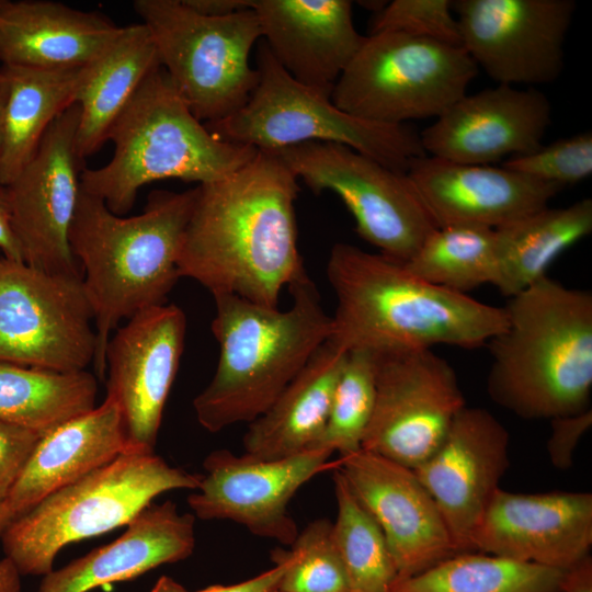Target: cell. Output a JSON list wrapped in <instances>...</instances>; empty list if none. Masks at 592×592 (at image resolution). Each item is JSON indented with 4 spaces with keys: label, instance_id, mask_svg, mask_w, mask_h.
I'll use <instances>...</instances> for the list:
<instances>
[{
    "label": "cell",
    "instance_id": "1",
    "mask_svg": "<svg viewBox=\"0 0 592 592\" xmlns=\"http://www.w3.org/2000/svg\"><path fill=\"white\" fill-rule=\"evenodd\" d=\"M298 179L271 151L197 185L180 250V277L212 295L278 307L284 287L307 274L297 246Z\"/></svg>",
    "mask_w": 592,
    "mask_h": 592
},
{
    "label": "cell",
    "instance_id": "5",
    "mask_svg": "<svg viewBox=\"0 0 592 592\" xmlns=\"http://www.w3.org/2000/svg\"><path fill=\"white\" fill-rule=\"evenodd\" d=\"M288 289L292 305L285 310L231 294L213 295L212 332L219 358L212 380L193 400L205 430L252 422L331 337L332 318L309 276Z\"/></svg>",
    "mask_w": 592,
    "mask_h": 592
},
{
    "label": "cell",
    "instance_id": "4",
    "mask_svg": "<svg viewBox=\"0 0 592 592\" xmlns=\"http://www.w3.org/2000/svg\"><path fill=\"white\" fill-rule=\"evenodd\" d=\"M505 328L488 341L489 397L526 420L589 409L592 294L547 275L509 297Z\"/></svg>",
    "mask_w": 592,
    "mask_h": 592
},
{
    "label": "cell",
    "instance_id": "46",
    "mask_svg": "<svg viewBox=\"0 0 592 592\" xmlns=\"http://www.w3.org/2000/svg\"><path fill=\"white\" fill-rule=\"evenodd\" d=\"M150 592H189L182 584L168 576L158 579Z\"/></svg>",
    "mask_w": 592,
    "mask_h": 592
},
{
    "label": "cell",
    "instance_id": "11",
    "mask_svg": "<svg viewBox=\"0 0 592 592\" xmlns=\"http://www.w3.org/2000/svg\"><path fill=\"white\" fill-rule=\"evenodd\" d=\"M271 152L314 193H335L358 236L386 258L408 262L437 228L407 173L350 147L312 141Z\"/></svg>",
    "mask_w": 592,
    "mask_h": 592
},
{
    "label": "cell",
    "instance_id": "45",
    "mask_svg": "<svg viewBox=\"0 0 592 592\" xmlns=\"http://www.w3.org/2000/svg\"><path fill=\"white\" fill-rule=\"evenodd\" d=\"M20 572L10 559L0 560V592H22Z\"/></svg>",
    "mask_w": 592,
    "mask_h": 592
},
{
    "label": "cell",
    "instance_id": "13",
    "mask_svg": "<svg viewBox=\"0 0 592 592\" xmlns=\"http://www.w3.org/2000/svg\"><path fill=\"white\" fill-rule=\"evenodd\" d=\"M371 354L375 403L361 448L414 469L466 406L457 375L432 349Z\"/></svg>",
    "mask_w": 592,
    "mask_h": 592
},
{
    "label": "cell",
    "instance_id": "34",
    "mask_svg": "<svg viewBox=\"0 0 592 592\" xmlns=\"http://www.w3.org/2000/svg\"><path fill=\"white\" fill-rule=\"evenodd\" d=\"M337 517L332 535L350 592H389L397 572L385 536L340 471H332Z\"/></svg>",
    "mask_w": 592,
    "mask_h": 592
},
{
    "label": "cell",
    "instance_id": "26",
    "mask_svg": "<svg viewBox=\"0 0 592 592\" xmlns=\"http://www.w3.org/2000/svg\"><path fill=\"white\" fill-rule=\"evenodd\" d=\"M128 451L118 405H102L44 434L4 501L12 520Z\"/></svg>",
    "mask_w": 592,
    "mask_h": 592
},
{
    "label": "cell",
    "instance_id": "3",
    "mask_svg": "<svg viewBox=\"0 0 592 592\" xmlns=\"http://www.w3.org/2000/svg\"><path fill=\"white\" fill-rule=\"evenodd\" d=\"M197 186L184 192L153 191L143 212L118 216L80 189L69 244L80 265L94 315L95 374L105 378V351L123 320L167 303L180 278L178 261Z\"/></svg>",
    "mask_w": 592,
    "mask_h": 592
},
{
    "label": "cell",
    "instance_id": "19",
    "mask_svg": "<svg viewBox=\"0 0 592 592\" xmlns=\"http://www.w3.org/2000/svg\"><path fill=\"white\" fill-rule=\"evenodd\" d=\"M510 435L487 409L465 406L437 448L413 470L437 505L459 553L509 467Z\"/></svg>",
    "mask_w": 592,
    "mask_h": 592
},
{
    "label": "cell",
    "instance_id": "33",
    "mask_svg": "<svg viewBox=\"0 0 592 592\" xmlns=\"http://www.w3.org/2000/svg\"><path fill=\"white\" fill-rule=\"evenodd\" d=\"M405 266L434 285L463 293L498 280L496 229L474 225L437 227Z\"/></svg>",
    "mask_w": 592,
    "mask_h": 592
},
{
    "label": "cell",
    "instance_id": "47",
    "mask_svg": "<svg viewBox=\"0 0 592 592\" xmlns=\"http://www.w3.org/2000/svg\"><path fill=\"white\" fill-rule=\"evenodd\" d=\"M8 95V79L2 68H0V150L3 130V114Z\"/></svg>",
    "mask_w": 592,
    "mask_h": 592
},
{
    "label": "cell",
    "instance_id": "28",
    "mask_svg": "<svg viewBox=\"0 0 592 592\" xmlns=\"http://www.w3.org/2000/svg\"><path fill=\"white\" fill-rule=\"evenodd\" d=\"M160 66L150 32L137 23L122 27L105 50L83 68L73 100L80 109L76 150L81 160L107 141L115 119Z\"/></svg>",
    "mask_w": 592,
    "mask_h": 592
},
{
    "label": "cell",
    "instance_id": "6",
    "mask_svg": "<svg viewBox=\"0 0 592 592\" xmlns=\"http://www.w3.org/2000/svg\"><path fill=\"white\" fill-rule=\"evenodd\" d=\"M107 140L114 144L113 157L100 168H84L80 189L118 216L133 208L138 191L148 183L178 179L205 184L237 171L258 152L210 133L161 66L140 84Z\"/></svg>",
    "mask_w": 592,
    "mask_h": 592
},
{
    "label": "cell",
    "instance_id": "36",
    "mask_svg": "<svg viewBox=\"0 0 592 592\" xmlns=\"http://www.w3.org/2000/svg\"><path fill=\"white\" fill-rule=\"evenodd\" d=\"M291 547L293 562L282 579L280 592H350L329 520L310 522Z\"/></svg>",
    "mask_w": 592,
    "mask_h": 592
},
{
    "label": "cell",
    "instance_id": "12",
    "mask_svg": "<svg viewBox=\"0 0 592 592\" xmlns=\"http://www.w3.org/2000/svg\"><path fill=\"white\" fill-rule=\"evenodd\" d=\"M82 276L0 259V362L56 373L86 371L96 353Z\"/></svg>",
    "mask_w": 592,
    "mask_h": 592
},
{
    "label": "cell",
    "instance_id": "37",
    "mask_svg": "<svg viewBox=\"0 0 592 592\" xmlns=\"http://www.w3.org/2000/svg\"><path fill=\"white\" fill-rule=\"evenodd\" d=\"M502 166L560 189L577 184L592 173V133L543 144L530 153L505 159Z\"/></svg>",
    "mask_w": 592,
    "mask_h": 592
},
{
    "label": "cell",
    "instance_id": "18",
    "mask_svg": "<svg viewBox=\"0 0 592 592\" xmlns=\"http://www.w3.org/2000/svg\"><path fill=\"white\" fill-rule=\"evenodd\" d=\"M338 459L337 469L385 536L396 580L459 553L437 505L412 468L362 448Z\"/></svg>",
    "mask_w": 592,
    "mask_h": 592
},
{
    "label": "cell",
    "instance_id": "40",
    "mask_svg": "<svg viewBox=\"0 0 592 592\" xmlns=\"http://www.w3.org/2000/svg\"><path fill=\"white\" fill-rule=\"evenodd\" d=\"M550 434L547 453L551 464L559 469H567L573 463L574 451L582 436L592 424L591 408L578 413L556 417L549 420Z\"/></svg>",
    "mask_w": 592,
    "mask_h": 592
},
{
    "label": "cell",
    "instance_id": "24",
    "mask_svg": "<svg viewBox=\"0 0 592 592\" xmlns=\"http://www.w3.org/2000/svg\"><path fill=\"white\" fill-rule=\"evenodd\" d=\"M122 26L100 12L50 0H0L2 66L81 68L96 59Z\"/></svg>",
    "mask_w": 592,
    "mask_h": 592
},
{
    "label": "cell",
    "instance_id": "27",
    "mask_svg": "<svg viewBox=\"0 0 592 592\" xmlns=\"http://www.w3.org/2000/svg\"><path fill=\"white\" fill-rule=\"evenodd\" d=\"M346 356L328 339L273 403L249 423L242 439L244 454L270 460L314 448L325 430Z\"/></svg>",
    "mask_w": 592,
    "mask_h": 592
},
{
    "label": "cell",
    "instance_id": "2",
    "mask_svg": "<svg viewBox=\"0 0 592 592\" xmlns=\"http://www.w3.org/2000/svg\"><path fill=\"white\" fill-rule=\"evenodd\" d=\"M327 277L337 298L329 340L346 352L476 349L506 326L503 307L429 283L403 263L353 244L332 247Z\"/></svg>",
    "mask_w": 592,
    "mask_h": 592
},
{
    "label": "cell",
    "instance_id": "9",
    "mask_svg": "<svg viewBox=\"0 0 592 592\" xmlns=\"http://www.w3.org/2000/svg\"><path fill=\"white\" fill-rule=\"evenodd\" d=\"M133 8L151 34L161 67L200 122L221 121L248 102L258 82L250 54L262 38L252 8L226 16L201 15L182 0H136Z\"/></svg>",
    "mask_w": 592,
    "mask_h": 592
},
{
    "label": "cell",
    "instance_id": "38",
    "mask_svg": "<svg viewBox=\"0 0 592 592\" xmlns=\"http://www.w3.org/2000/svg\"><path fill=\"white\" fill-rule=\"evenodd\" d=\"M398 32L460 45L458 22L449 0H394L371 21V34Z\"/></svg>",
    "mask_w": 592,
    "mask_h": 592
},
{
    "label": "cell",
    "instance_id": "25",
    "mask_svg": "<svg viewBox=\"0 0 592 592\" xmlns=\"http://www.w3.org/2000/svg\"><path fill=\"white\" fill-rule=\"evenodd\" d=\"M194 521L172 501L151 503L118 538L45 574L37 592H89L183 560L195 546Z\"/></svg>",
    "mask_w": 592,
    "mask_h": 592
},
{
    "label": "cell",
    "instance_id": "15",
    "mask_svg": "<svg viewBox=\"0 0 592 592\" xmlns=\"http://www.w3.org/2000/svg\"><path fill=\"white\" fill-rule=\"evenodd\" d=\"M80 109L73 103L45 133L35 155L7 185L11 224L23 261L42 271L82 276L69 230L83 167L76 150Z\"/></svg>",
    "mask_w": 592,
    "mask_h": 592
},
{
    "label": "cell",
    "instance_id": "42",
    "mask_svg": "<svg viewBox=\"0 0 592 592\" xmlns=\"http://www.w3.org/2000/svg\"><path fill=\"white\" fill-rule=\"evenodd\" d=\"M558 592H592V557L590 554L561 570Z\"/></svg>",
    "mask_w": 592,
    "mask_h": 592
},
{
    "label": "cell",
    "instance_id": "44",
    "mask_svg": "<svg viewBox=\"0 0 592 592\" xmlns=\"http://www.w3.org/2000/svg\"><path fill=\"white\" fill-rule=\"evenodd\" d=\"M192 11L205 16H226L251 9L252 0H182Z\"/></svg>",
    "mask_w": 592,
    "mask_h": 592
},
{
    "label": "cell",
    "instance_id": "32",
    "mask_svg": "<svg viewBox=\"0 0 592 592\" xmlns=\"http://www.w3.org/2000/svg\"><path fill=\"white\" fill-rule=\"evenodd\" d=\"M561 570L502 556L463 551L412 577L389 592H558Z\"/></svg>",
    "mask_w": 592,
    "mask_h": 592
},
{
    "label": "cell",
    "instance_id": "17",
    "mask_svg": "<svg viewBox=\"0 0 592 592\" xmlns=\"http://www.w3.org/2000/svg\"><path fill=\"white\" fill-rule=\"evenodd\" d=\"M186 319L174 304L138 311L111 335L106 397L119 407L128 451L155 453L164 406L184 348Z\"/></svg>",
    "mask_w": 592,
    "mask_h": 592
},
{
    "label": "cell",
    "instance_id": "29",
    "mask_svg": "<svg viewBox=\"0 0 592 592\" xmlns=\"http://www.w3.org/2000/svg\"><path fill=\"white\" fill-rule=\"evenodd\" d=\"M84 67H1L8 79L0 150L1 184L7 186L12 182L35 155L53 122L75 103Z\"/></svg>",
    "mask_w": 592,
    "mask_h": 592
},
{
    "label": "cell",
    "instance_id": "7",
    "mask_svg": "<svg viewBox=\"0 0 592 592\" xmlns=\"http://www.w3.org/2000/svg\"><path fill=\"white\" fill-rule=\"evenodd\" d=\"M202 477L127 451L12 520L2 533L5 557L20 574L45 576L65 546L128 525L156 497L196 490Z\"/></svg>",
    "mask_w": 592,
    "mask_h": 592
},
{
    "label": "cell",
    "instance_id": "20",
    "mask_svg": "<svg viewBox=\"0 0 592 592\" xmlns=\"http://www.w3.org/2000/svg\"><path fill=\"white\" fill-rule=\"evenodd\" d=\"M550 124L551 105L542 91L498 84L465 94L419 136L428 156L492 166L538 149Z\"/></svg>",
    "mask_w": 592,
    "mask_h": 592
},
{
    "label": "cell",
    "instance_id": "35",
    "mask_svg": "<svg viewBox=\"0 0 592 592\" xmlns=\"http://www.w3.org/2000/svg\"><path fill=\"white\" fill-rule=\"evenodd\" d=\"M375 403L373 356L350 351L337 382L325 430L315 447L340 456L361 449Z\"/></svg>",
    "mask_w": 592,
    "mask_h": 592
},
{
    "label": "cell",
    "instance_id": "39",
    "mask_svg": "<svg viewBox=\"0 0 592 592\" xmlns=\"http://www.w3.org/2000/svg\"><path fill=\"white\" fill-rule=\"evenodd\" d=\"M44 434L0 420V501L9 496Z\"/></svg>",
    "mask_w": 592,
    "mask_h": 592
},
{
    "label": "cell",
    "instance_id": "10",
    "mask_svg": "<svg viewBox=\"0 0 592 592\" xmlns=\"http://www.w3.org/2000/svg\"><path fill=\"white\" fill-rule=\"evenodd\" d=\"M478 67L458 45L398 32L366 36L331 100L364 121L405 125L437 118L467 94Z\"/></svg>",
    "mask_w": 592,
    "mask_h": 592
},
{
    "label": "cell",
    "instance_id": "21",
    "mask_svg": "<svg viewBox=\"0 0 592 592\" xmlns=\"http://www.w3.org/2000/svg\"><path fill=\"white\" fill-rule=\"evenodd\" d=\"M469 544L471 551L562 570L590 554L592 494L499 489Z\"/></svg>",
    "mask_w": 592,
    "mask_h": 592
},
{
    "label": "cell",
    "instance_id": "14",
    "mask_svg": "<svg viewBox=\"0 0 592 592\" xmlns=\"http://www.w3.org/2000/svg\"><path fill=\"white\" fill-rule=\"evenodd\" d=\"M460 45L498 84L533 88L565 65L573 0H454Z\"/></svg>",
    "mask_w": 592,
    "mask_h": 592
},
{
    "label": "cell",
    "instance_id": "41",
    "mask_svg": "<svg viewBox=\"0 0 592 592\" xmlns=\"http://www.w3.org/2000/svg\"><path fill=\"white\" fill-rule=\"evenodd\" d=\"M275 566L246 581L221 585H209L195 592H277L282 579L293 562L291 550H275L273 553Z\"/></svg>",
    "mask_w": 592,
    "mask_h": 592
},
{
    "label": "cell",
    "instance_id": "23",
    "mask_svg": "<svg viewBox=\"0 0 592 592\" xmlns=\"http://www.w3.org/2000/svg\"><path fill=\"white\" fill-rule=\"evenodd\" d=\"M274 59L296 81L331 96L365 42L348 0H252Z\"/></svg>",
    "mask_w": 592,
    "mask_h": 592
},
{
    "label": "cell",
    "instance_id": "49",
    "mask_svg": "<svg viewBox=\"0 0 592 592\" xmlns=\"http://www.w3.org/2000/svg\"><path fill=\"white\" fill-rule=\"evenodd\" d=\"M277 592H280V591H277Z\"/></svg>",
    "mask_w": 592,
    "mask_h": 592
},
{
    "label": "cell",
    "instance_id": "43",
    "mask_svg": "<svg viewBox=\"0 0 592 592\" xmlns=\"http://www.w3.org/2000/svg\"><path fill=\"white\" fill-rule=\"evenodd\" d=\"M0 250L10 260L23 261L11 224V207L7 186L0 183ZM24 262V261H23Z\"/></svg>",
    "mask_w": 592,
    "mask_h": 592
},
{
    "label": "cell",
    "instance_id": "48",
    "mask_svg": "<svg viewBox=\"0 0 592 592\" xmlns=\"http://www.w3.org/2000/svg\"><path fill=\"white\" fill-rule=\"evenodd\" d=\"M11 521H12V516L7 509L4 501H0V534L3 533V531L10 524Z\"/></svg>",
    "mask_w": 592,
    "mask_h": 592
},
{
    "label": "cell",
    "instance_id": "31",
    "mask_svg": "<svg viewBox=\"0 0 592 592\" xmlns=\"http://www.w3.org/2000/svg\"><path fill=\"white\" fill-rule=\"evenodd\" d=\"M98 383L88 371L56 373L0 362V420L43 434L95 407Z\"/></svg>",
    "mask_w": 592,
    "mask_h": 592
},
{
    "label": "cell",
    "instance_id": "8",
    "mask_svg": "<svg viewBox=\"0 0 592 592\" xmlns=\"http://www.w3.org/2000/svg\"><path fill=\"white\" fill-rule=\"evenodd\" d=\"M258 82L248 102L228 117L207 124L218 138L274 151L305 143L352 148L398 172L425 156L419 134L406 125L361 119L331 96L296 81L274 59L264 41L257 53Z\"/></svg>",
    "mask_w": 592,
    "mask_h": 592
},
{
    "label": "cell",
    "instance_id": "30",
    "mask_svg": "<svg viewBox=\"0 0 592 592\" xmlns=\"http://www.w3.org/2000/svg\"><path fill=\"white\" fill-rule=\"evenodd\" d=\"M592 231V200L565 207H544L496 229L498 280L496 287L511 297L542 277L568 248Z\"/></svg>",
    "mask_w": 592,
    "mask_h": 592
},
{
    "label": "cell",
    "instance_id": "22",
    "mask_svg": "<svg viewBox=\"0 0 592 592\" xmlns=\"http://www.w3.org/2000/svg\"><path fill=\"white\" fill-rule=\"evenodd\" d=\"M407 174L437 227L498 229L547 207L561 190L503 166L458 163L428 155L414 159Z\"/></svg>",
    "mask_w": 592,
    "mask_h": 592
},
{
    "label": "cell",
    "instance_id": "16",
    "mask_svg": "<svg viewBox=\"0 0 592 592\" xmlns=\"http://www.w3.org/2000/svg\"><path fill=\"white\" fill-rule=\"evenodd\" d=\"M332 454L314 447L265 460L229 449L214 451L205 457V474L187 503L201 520H229L253 535L292 546L299 531L288 503L311 478L339 466Z\"/></svg>",
    "mask_w": 592,
    "mask_h": 592
}]
</instances>
